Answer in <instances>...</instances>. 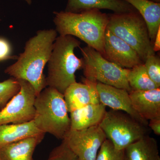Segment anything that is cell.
<instances>
[{
	"mask_svg": "<svg viewBox=\"0 0 160 160\" xmlns=\"http://www.w3.org/2000/svg\"><path fill=\"white\" fill-rule=\"evenodd\" d=\"M96 160H126L125 149H116L111 141L106 139L101 146Z\"/></svg>",
	"mask_w": 160,
	"mask_h": 160,
	"instance_id": "7402d4cb",
	"label": "cell"
},
{
	"mask_svg": "<svg viewBox=\"0 0 160 160\" xmlns=\"http://www.w3.org/2000/svg\"><path fill=\"white\" fill-rule=\"evenodd\" d=\"M132 105L143 119L148 120L160 118V88L129 92Z\"/></svg>",
	"mask_w": 160,
	"mask_h": 160,
	"instance_id": "4fadbf2b",
	"label": "cell"
},
{
	"mask_svg": "<svg viewBox=\"0 0 160 160\" xmlns=\"http://www.w3.org/2000/svg\"><path fill=\"white\" fill-rule=\"evenodd\" d=\"M109 17L106 29L132 47L143 62L148 56L155 54L146 22L137 10L114 13Z\"/></svg>",
	"mask_w": 160,
	"mask_h": 160,
	"instance_id": "5b68a950",
	"label": "cell"
},
{
	"mask_svg": "<svg viewBox=\"0 0 160 160\" xmlns=\"http://www.w3.org/2000/svg\"><path fill=\"white\" fill-rule=\"evenodd\" d=\"M81 42L70 35L56 38L48 62L46 85L64 94L68 87L76 82L75 72L83 68V60L76 56L74 50Z\"/></svg>",
	"mask_w": 160,
	"mask_h": 160,
	"instance_id": "3957f363",
	"label": "cell"
},
{
	"mask_svg": "<svg viewBox=\"0 0 160 160\" xmlns=\"http://www.w3.org/2000/svg\"><path fill=\"white\" fill-rule=\"evenodd\" d=\"M106 106L102 103L90 104L70 113L71 130H81L98 126L106 114Z\"/></svg>",
	"mask_w": 160,
	"mask_h": 160,
	"instance_id": "9a60e30c",
	"label": "cell"
},
{
	"mask_svg": "<svg viewBox=\"0 0 160 160\" xmlns=\"http://www.w3.org/2000/svg\"><path fill=\"white\" fill-rule=\"evenodd\" d=\"M45 134L30 137L0 147L2 160H33L35 148Z\"/></svg>",
	"mask_w": 160,
	"mask_h": 160,
	"instance_id": "2e32d148",
	"label": "cell"
},
{
	"mask_svg": "<svg viewBox=\"0 0 160 160\" xmlns=\"http://www.w3.org/2000/svg\"><path fill=\"white\" fill-rule=\"evenodd\" d=\"M96 87L102 104L112 109L126 112L148 127V121L141 117L133 108L128 91L100 82L97 83Z\"/></svg>",
	"mask_w": 160,
	"mask_h": 160,
	"instance_id": "8fae6325",
	"label": "cell"
},
{
	"mask_svg": "<svg viewBox=\"0 0 160 160\" xmlns=\"http://www.w3.org/2000/svg\"><path fill=\"white\" fill-rule=\"evenodd\" d=\"M148 126L153 132L158 136L160 135V118L153 119L149 120Z\"/></svg>",
	"mask_w": 160,
	"mask_h": 160,
	"instance_id": "484cf974",
	"label": "cell"
},
{
	"mask_svg": "<svg viewBox=\"0 0 160 160\" xmlns=\"http://www.w3.org/2000/svg\"><path fill=\"white\" fill-rule=\"evenodd\" d=\"M153 51L158 52L160 49V28L158 29L153 43Z\"/></svg>",
	"mask_w": 160,
	"mask_h": 160,
	"instance_id": "4316f807",
	"label": "cell"
},
{
	"mask_svg": "<svg viewBox=\"0 0 160 160\" xmlns=\"http://www.w3.org/2000/svg\"><path fill=\"white\" fill-rule=\"evenodd\" d=\"M127 80L132 90L146 91L158 88L149 77L144 63L129 69Z\"/></svg>",
	"mask_w": 160,
	"mask_h": 160,
	"instance_id": "ffe728a7",
	"label": "cell"
},
{
	"mask_svg": "<svg viewBox=\"0 0 160 160\" xmlns=\"http://www.w3.org/2000/svg\"><path fill=\"white\" fill-rule=\"evenodd\" d=\"M125 155L126 160H160L157 142L148 135L126 148Z\"/></svg>",
	"mask_w": 160,
	"mask_h": 160,
	"instance_id": "d6986e66",
	"label": "cell"
},
{
	"mask_svg": "<svg viewBox=\"0 0 160 160\" xmlns=\"http://www.w3.org/2000/svg\"><path fill=\"white\" fill-rule=\"evenodd\" d=\"M0 160H2V158H1V156H0Z\"/></svg>",
	"mask_w": 160,
	"mask_h": 160,
	"instance_id": "f546056e",
	"label": "cell"
},
{
	"mask_svg": "<svg viewBox=\"0 0 160 160\" xmlns=\"http://www.w3.org/2000/svg\"><path fill=\"white\" fill-rule=\"evenodd\" d=\"M47 160H78V159L63 140L59 146L50 152Z\"/></svg>",
	"mask_w": 160,
	"mask_h": 160,
	"instance_id": "cb8c5ba5",
	"label": "cell"
},
{
	"mask_svg": "<svg viewBox=\"0 0 160 160\" xmlns=\"http://www.w3.org/2000/svg\"><path fill=\"white\" fill-rule=\"evenodd\" d=\"M17 80L20 85L19 91L0 111V125L22 124L34 119L36 97L34 89L26 80Z\"/></svg>",
	"mask_w": 160,
	"mask_h": 160,
	"instance_id": "ba28073f",
	"label": "cell"
},
{
	"mask_svg": "<svg viewBox=\"0 0 160 160\" xmlns=\"http://www.w3.org/2000/svg\"><path fill=\"white\" fill-rule=\"evenodd\" d=\"M147 73L157 85L160 87V59L155 55L149 56L144 62Z\"/></svg>",
	"mask_w": 160,
	"mask_h": 160,
	"instance_id": "603a6c76",
	"label": "cell"
},
{
	"mask_svg": "<svg viewBox=\"0 0 160 160\" xmlns=\"http://www.w3.org/2000/svg\"><path fill=\"white\" fill-rule=\"evenodd\" d=\"M45 134L38 129L33 120L28 122L0 125V147L20 140Z\"/></svg>",
	"mask_w": 160,
	"mask_h": 160,
	"instance_id": "e0dca14e",
	"label": "cell"
},
{
	"mask_svg": "<svg viewBox=\"0 0 160 160\" xmlns=\"http://www.w3.org/2000/svg\"><path fill=\"white\" fill-rule=\"evenodd\" d=\"M150 2L156 3H160V0H148Z\"/></svg>",
	"mask_w": 160,
	"mask_h": 160,
	"instance_id": "f1b7e54d",
	"label": "cell"
},
{
	"mask_svg": "<svg viewBox=\"0 0 160 160\" xmlns=\"http://www.w3.org/2000/svg\"><path fill=\"white\" fill-rule=\"evenodd\" d=\"M57 34L54 29L38 31L26 42L24 51L18 57L16 62L5 69V73L12 78L29 82L36 96L47 86L43 71L50 58Z\"/></svg>",
	"mask_w": 160,
	"mask_h": 160,
	"instance_id": "6da1fadb",
	"label": "cell"
},
{
	"mask_svg": "<svg viewBox=\"0 0 160 160\" xmlns=\"http://www.w3.org/2000/svg\"><path fill=\"white\" fill-rule=\"evenodd\" d=\"M136 9L146 22L151 42L160 28V3L148 0H124Z\"/></svg>",
	"mask_w": 160,
	"mask_h": 160,
	"instance_id": "ac0fdd59",
	"label": "cell"
},
{
	"mask_svg": "<svg viewBox=\"0 0 160 160\" xmlns=\"http://www.w3.org/2000/svg\"><path fill=\"white\" fill-rule=\"evenodd\" d=\"M20 89L19 82L14 78H12L0 82V111Z\"/></svg>",
	"mask_w": 160,
	"mask_h": 160,
	"instance_id": "44dd1931",
	"label": "cell"
},
{
	"mask_svg": "<svg viewBox=\"0 0 160 160\" xmlns=\"http://www.w3.org/2000/svg\"><path fill=\"white\" fill-rule=\"evenodd\" d=\"M22 1H25L28 5H31L32 3V0H22Z\"/></svg>",
	"mask_w": 160,
	"mask_h": 160,
	"instance_id": "83f0119b",
	"label": "cell"
},
{
	"mask_svg": "<svg viewBox=\"0 0 160 160\" xmlns=\"http://www.w3.org/2000/svg\"><path fill=\"white\" fill-rule=\"evenodd\" d=\"M109 9L114 13L136 11L124 0H68L65 11L78 13L92 9Z\"/></svg>",
	"mask_w": 160,
	"mask_h": 160,
	"instance_id": "5bb4252c",
	"label": "cell"
},
{
	"mask_svg": "<svg viewBox=\"0 0 160 160\" xmlns=\"http://www.w3.org/2000/svg\"><path fill=\"white\" fill-rule=\"evenodd\" d=\"M97 83L84 78L83 83L71 84L64 93L68 112L90 104L100 103L97 89Z\"/></svg>",
	"mask_w": 160,
	"mask_h": 160,
	"instance_id": "7c38bea8",
	"label": "cell"
},
{
	"mask_svg": "<svg viewBox=\"0 0 160 160\" xmlns=\"http://www.w3.org/2000/svg\"><path fill=\"white\" fill-rule=\"evenodd\" d=\"M83 56V72L85 78L94 82H100L129 92L127 74L125 69L106 59L100 52L87 46L80 48Z\"/></svg>",
	"mask_w": 160,
	"mask_h": 160,
	"instance_id": "8992f818",
	"label": "cell"
},
{
	"mask_svg": "<svg viewBox=\"0 0 160 160\" xmlns=\"http://www.w3.org/2000/svg\"><path fill=\"white\" fill-rule=\"evenodd\" d=\"M17 58V56L12 54L11 46L9 41L5 38L0 37V62Z\"/></svg>",
	"mask_w": 160,
	"mask_h": 160,
	"instance_id": "d4e9b609",
	"label": "cell"
},
{
	"mask_svg": "<svg viewBox=\"0 0 160 160\" xmlns=\"http://www.w3.org/2000/svg\"><path fill=\"white\" fill-rule=\"evenodd\" d=\"M106 139L104 132L98 125L83 130H70L64 140L78 160H96Z\"/></svg>",
	"mask_w": 160,
	"mask_h": 160,
	"instance_id": "9c48e42d",
	"label": "cell"
},
{
	"mask_svg": "<svg viewBox=\"0 0 160 160\" xmlns=\"http://www.w3.org/2000/svg\"><path fill=\"white\" fill-rule=\"evenodd\" d=\"M53 22L60 36L78 38L104 55L105 32L109 22V15L97 9L78 13L54 12Z\"/></svg>",
	"mask_w": 160,
	"mask_h": 160,
	"instance_id": "7a4b0ae2",
	"label": "cell"
},
{
	"mask_svg": "<svg viewBox=\"0 0 160 160\" xmlns=\"http://www.w3.org/2000/svg\"><path fill=\"white\" fill-rule=\"evenodd\" d=\"M107 139L116 149L124 150L132 143L147 135V126L124 112L106 111L99 125Z\"/></svg>",
	"mask_w": 160,
	"mask_h": 160,
	"instance_id": "52a82bcc",
	"label": "cell"
},
{
	"mask_svg": "<svg viewBox=\"0 0 160 160\" xmlns=\"http://www.w3.org/2000/svg\"><path fill=\"white\" fill-rule=\"evenodd\" d=\"M103 57L125 69H132L144 63L132 47L107 29L105 32Z\"/></svg>",
	"mask_w": 160,
	"mask_h": 160,
	"instance_id": "30bf717a",
	"label": "cell"
},
{
	"mask_svg": "<svg viewBox=\"0 0 160 160\" xmlns=\"http://www.w3.org/2000/svg\"><path fill=\"white\" fill-rule=\"evenodd\" d=\"M33 121L42 132L64 140L71 129V122L64 94L48 87L37 96Z\"/></svg>",
	"mask_w": 160,
	"mask_h": 160,
	"instance_id": "277c9868",
	"label": "cell"
}]
</instances>
